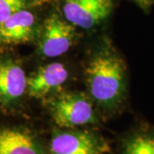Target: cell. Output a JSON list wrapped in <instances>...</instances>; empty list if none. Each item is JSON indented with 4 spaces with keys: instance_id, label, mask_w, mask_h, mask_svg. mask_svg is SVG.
I'll list each match as a JSON object with an SVG mask.
<instances>
[{
    "instance_id": "obj_1",
    "label": "cell",
    "mask_w": 154,
    "mask_h": 154,
    "mask_svg": "<svg viewBox=\"0 0 154 154\" xmlns=\"http://www.w3.org/2000/svg\"><path fill=\"white\" fill-rule=\"evenodd\" d=\"M89 94L105 110L121 105L126 93V68L114 51L103 49L89 62L86 69Z\"/></svg>"
},
{
    "instance_id": "obj_2",
    "label": "cell",
    "mask_w": 154,
    "mask_h": 154,
    "mask_svg": "<svg viewBox=\"0 0 154 154\" xmlns=\"http://www.w3.org/2000/svg\"><path fill=\"white\" fill-rule=\"evenodd\" d=\"M49 110L54 123L60 128H77L98 122L91 100L82 93L61 95L51 101Z\"/></svg>"
},
{
    "instance_id": "obj_3",
    "label": "cell",
    "mask_w": 154,
    "mask_h": 154,
    "mask_svg": "<svg viewBox=\"0 0 154 154\" xmlns=\"http://www.w3.org/2000/svg\"><path fill=\"white\" fill-rule=\"evenodd\" d=\"M109 143L99 134L78 128L54 129L50 140V154H106Z\"/></svg>"
},
{
    "instance_id": "obj_4",
    "label": "cell",
    "mask_w": 154,
    "mask_h": 154,
    "mask_svg": "<svg viewBox=\"0 0 154 154\" xmlns=\"http://www.w3.org/2000/svg\"><path fill=\"white\" fill-rule=\"evenodd\" d=\"M28 78L22 65L11 57L0 58V107L13 112L28 91Z\"/></svg>"
},
{
    "instance_id": "obj_5",
    "label": "cell",
    "mask_w": 154,
    "mask_h": 154,
    "mask_svg": "<svg viewBox=\"0 0 154 154\" xmlns=\"http://www.w3.org/2000/svg\"><path fill=\"white\" fill-rule=\"evenodd\" d=\"M64 19L74 27L89 30L110 15L113 0H61Z\"/></svg>"
},
{
    "instance_id": "obj_6",
    "label": "cell",
    "mask_w": 154,
    "mask_h": 154,
    "mask_svg": "<svg viewBox=\"0 0 154 154\" xmlns=\"http://www.w3.org/2000/svg\"><path fill=\"white\" fill-rule=\"evenodd\" d=\"M74 26L57 14L44 23L39 40V51L45 57H57L70 49L75 36Z\"/></svg>"
},
{
    "instance_id": "obj_7",
    "label": "cell",
    "mask_w": 154,
    "mask_h": 154,
    "mask_svg": "<svg viewBox=\"0 0 154 154\" xmlns=\"http://www.w3.org/2000/svg\"><path fill=\"white\" fill-rule=\"evenodd\" d=\"M0 154H47L41 139L21 125L0 123Z\"/></svg>"
},
{
    "instance_id": "obj_8",
    "label": "cell",
    "mask_w": 154,
    "mask_h": 154,
    "mask_svg": "<svg viewBox=\"0 0 154 154\" xmlns=\"http://www.w3.org/2000/svg\"><path fill=\"white\" fill-rule=\"evenodd\" d=\"M69 78V71L61 63H52L39 68L28 78V94L43 99L60 89Z\"/></svg>"
},
{
    "instance_id": "obj_9",
    "label": "cell",
    "mask_w": 154,
    "mask_h": 154,
    "mask_svg": "<svg viewBox=\"0 0 154 154\" xmlns=\"http://www.w3.org/2000/svg\"><path fill=\"white\" fill-rule=\"evenodd\" d=\"M37 21L33 12L22 9L0 23V45H14L31 41Z\"/></svg>"
},
{
    "instance_id": "obj_10",
    "label": "cell",
    "mask_w": 154,
    "mask_h": 154,
    "mask_svg": "<svg viewBox=\"0 0 154 154\" xmlns=\"http://www.w3.org/2000/svg\"><path fill=\"white\" fill-rule=\"evenodd\" d=\"M121 154H154V128L142 124L134 128L122 140Z\"/></svg>"
},
{
    "instance_id": "obj_11",
    "label": "cell",
    "mask_w": 154,
    "mask_h": 154,
    "mask_svg": "<svg viewBox=\"0 0 154 154\" xmlns=\"http://www.w3.org/2000/svg\"><path fill=\"white\" fill-rule=\"evenodd\" d=\"M27 0H0V23L25 9Z\"/></svg>"
},
{
    "instance_id": "obj_12",
    "label": "cell",
    "mask_w": 154,
    "mask_h": 154,
    "mask_svg": "<svg viewBox=\"0 0 154 154\" xmlns=\"http://www.w3.org/2000/svg\"><path fill=\"white\" fill-rule=\"evenodd\" d=\"M132 1L144 11H149L150 9L154 5V0H132Z\"/></svg>"
}]
</instances>
